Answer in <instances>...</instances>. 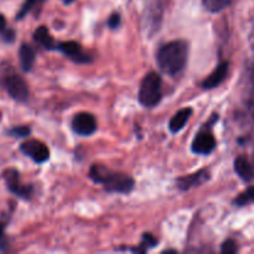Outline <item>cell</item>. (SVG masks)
<instances>
[{"mask_svg": "<svg viewBox=\"0 0 254 254\" xmlns=\"http://www.w3.org/2000/svg\"><path fill=\"white\" fill-rule=\"evenodd\" d=\"M56 50H60L64 55L74 61L76 64H88L92 61L91 55L83 51L81 45L76 41H64L57 44Z\"/></svg>", "mask_w": 254, "mask_h": 254, "instance_id": "7", "label": "cell"}, {"mask_svg": "<svg viewBox=\"0 0 254 254\" xmlns=\"http://www.w3.org/2000/svg\"><path fill=\"white\" fill-rule=\"evenodd\" d=\"M156 243H158V241H156L155 238H154L153 236L150 235V233H145V235H144V237H143V245H141V246H144V247L151 248V247H154Z\"/></svg>", "mask_w": 254, "mask_h": 254, "instance_id": "23", "label": "cell"}, {"mask_svg": "<svg viewBox=\"0 0 254 254\" xmlns=\"http://www.w3.org/2000/svg\"><path fill=\"white\" fill-rule=\"evenodd\" d=\"M0 37L4 40L6 44H12L15 41V31L10 27H7L6 19L2 14H0Z\"/></svg>", "mask_w": 254, "mask_h": 254, "instance_id": "16", "label": "cell"}, {"mask_svg": "<svg viewBox=\"0 0 254 254\" xmlns=\"http://www.w3.org/2000/svg\"><path fill=\"white\" fill-rule=\"evenodd\" d=\"M0 121H1V112H0Z\"/></svg>", "mask_w": 254, "mask_h": 254, "instance_id": "26", "label": "cell"}, {"mask_svg": "<svg viewBox=\"0 0 254 254\" xmlns=\"http://www.w3.org/2000/svg\"><path fill=\"white\" fill-rule=\"evenodd\" d=\"M107 24H108V27H111V29H117V27H119V25H121V15H119L118 12L112 14L111 16H109Z\"/></svg>", "mask_w": 254, "mask_h": 254, "instance_id": "22", "label": "cell"}, {"mask_svg": "<svg viewBox=\"0 0 254 254\" xmlns=\"http://www.w3.org/2000/svg\"><path fill=\"white\" fill-rule=\"evenodd\" d=\"M0 84L14 101L26 103L29 101L30 91L26 81L14 71L5 72L0 76Z\"/></svg>", "mask_w": 254, "mask_h": 254, "instance_id": "4", "label": "cell"}, {"mask_svg": "<svg viewBox=\"0 0 254 254\" xmlns=\"http://www.w3.org/2000/svg\"><path fill=\"white\" fill-rule=\"evenodd\" d=\"M2 179L5 180L6 188L12 195L22 198V200H30L34 195V188L31 185H25L20 180V174L16 169H6L2 173Z\"/></svg>", "mask_w": 254, "mask_h": 254, "instance_id": "5", "label": "cell"}, {"mask_svg": "<svg viewBox=\"0 0 254 254\" xmlns=\"http://www.w3.org/2000/svg\"><path fill=\"white\" fill-rule=\"evenodd\" d=\"M216 148V139L211 131H201L195 136L192 141L191 149L195 154L198 155H208L212 153Z\"/></svg>", "mask_w": 254, "mask_h": 254, "instance_id": "9", "label": "cell"}, {"mask_svg": "<svg viewBox=\"0 0 254 254\" xmlns=\"http://www.w3.org/2000/svg\"><path fill=\"white\" fill-rule=\"evenodd\" d=\"M161 86H163L161 77L156 72H149L148 74H145L139 88V102L141 106L146 108L158 106L163 97Z\"/></svg>", "mask_w": 254, "mask_h": 254, "instance_id": "3", "label": "cell"}, {"mask_svg": "<svg viewBox=\"0 0 254 254\" xmlns=\"http://www.w3.org/2000/svg\"><path fill=\"white\" fill-rule=\"evenodd\" d=\"M191 116H192V108H183L176 112L173 118L170 119V122H169V129H170L171 133L180 131L186 126Z\"/></svg>", "mask_w": 254, "mask_h": 254, "instance_id": "12", "label": "cell"}, {"mask_svg": "<svg viewBox=\"0 0 254 254\" xmlns=\"http://www.w3.org/2000/svg\"><path fill=\"white\" fill-rule=\"evenodd\" d=\"M6 133L7 135L15 136V138H26V136H29L30 133H31V129L26 126H17L10 128Z\"/></svg>", "mask_w": 254, "mask_h": 254, "instance_id": "19", "label": "cell"}, {"mask_svg": "<svg viewBox=\"0 0 254 254\" xmlns=\"http://www.w3.org/2000/svg\"><path fill=\"white\" fill-rule=\"evenodd\" d=\"M235 170L237 173V175L245 181H251L254 178V170L252 165L243 156H240V158H237L235 160Z\"/></svg>", "mask_w": 254, "mask_h": 254, "instance_id": "15", "label": "cell"}, {"mask_svg": "<svg viewBox=\"0 0 254 254\" xmlns=\"http://www.w3.org/2000/svg\"><path fill=\"white\" fill-rule=\"evenodd\" d=\"M221 252L225 254H233L237 252V246H236L235 241L232 240L226 241V242L222 245V247H221Z\"/></svg>", "mask_w": 254, "mask_h": 254, "instance_id": "21", "label": "cell"}, {"mask_svg": "<svg viewBox=\"0 0 254 254\" xmlns=\"http://www.w3.org/2000/svg\"><path fill=\"white\" fill-rule=\"evenodd\" d=\"M19 61L22 71H31L35 64V50L32 49L31 45L26 44V42L21 44L19 49Z\"/></svg>", "mask_w": 254, "mask_h": 254, "instance_id": "13", "label": "cell"}, {"mask_svg": "<svg viewBox=\"0 0 254 254\" xmlns=\"http://www.w3.org/2000/svg\"><path fill=\"white\" fill-rule=\"evenodd\" d=\"M250 202H254V188L248 189L236 198V205L238 206H245Z\"/></svg>", "mask_w": 254, "mask_h": 254, "instance_id": "20", "label": "cell"}, {"mask_svg": "<svg viewBox=\"0 0 254 254\" xmlns=\"http://www.w3.org/2000/svg\"><path fill=\"white\" fill-rule=\"evenodd\" d=\"M189 59V45L183 40H176L164 45L158 51V64L165 73L178 74L185 68Z\"/></svg>", "mask_w": 254, "mask_h": 254, "instance_id": "1", "label": "cell"}, {"mask_svg": "<svg viewBox=\"0 0 254 254\" xmlns=\"http://www.w3.org/2000/svg\"><path fill=\"white\" fill-rule=\"evenodd\" d=\"M228 69H230V64H228L227 61L221 62V64L216 67L215 71L202 82V88L212 89L220 86V84L225 81L226 77H227Z\"/></svg>", "mask_w": 254, "mask_h": 254, "instance_id": "10", "label": "cell"}, {"mask_svg": "<svg viewBox=\"0 0 254 254\" xmlns=\"http://www.w3.org/2000/svg\"><path fill=\"white\" fill-rule=\"evenodd\" d=\"M20 150L36 164H44L50 159L49 148L40 140L24 141L20 145Z\"/></svg>", "mask_w": 254, "mask_h": 254, "instance_id": "6", "label": "cell"}, {"mask_svg": "<svg viewBox=\"0 0 254 254\" xmlns=\"http://www.w3.org/2000/svg\"><path fill=\"white\" fill-rule=\"evenodd\" d=\"M34 40L46 50H56L57 47V44L55 42L54 37L50 35L49 30H47L45 26H40L35 30Z\"/></svg>", "mask_w": 254, "mask_h": 254, "instance_id": "14", "label": "cell"}, {"mask_svg": "<svg viewBox=\"0 0 254 254\" xmlns=\"http://www.w3.org/2000/svg\"><path fill=\"white\" fill-rule=\"evenodd\" d=\"M89 178L96 184H101L111 192L129 193L134 188V180L129 175L107 169L101 165H93L89 170Z\"/></svg>", "mask_w": 254, "mask_h": 254, "instance_id": "2", "label": "cell"}, {"mask_svg": "<svg viewBox=\"0 0 254 254\" xmlns=\"http://www.w3.org/2000/svg\"><path fill=\"white\" fill-rule=\"evenodd\" d=\"M44 1H45V0H25L24 4H22L21 7H20L19 12H17L16 20L24 19V17L26 16V15L29 14V12L31 11L32 9H35L37 5L42 4Z\"/></svg>", "mask_w": 254, "mask_h": 254, "instance_id": "18", "label": "cell"}, {"mask_svg": "<svg viewBox=\"0 0 254 254\" xmlns=\"http://www.w3.org/2000/svg\"><path fill=\"white\" fill-rule=\"evenodd\" d=\"M203 6L210 12H220L231 4L232 0H202Z\"/></svg>", "mask_w": 254, "mask_h": 254, "instance_id": "17", "label": "cell"}, {"mask_svg": "<svg viewBox=\"0 0 254 254\" xmlns=\"http://www.w3.org/2000/svg\"><path fill=\"white\" fill-rule=\"evenodd\" d=\"M208 179H210V173L207 170H200L197 173L192 174V175L179 178L176 180V184H178V186L181 190H190L191 188L200 186L201 184L206 183Z\"/></svg>", "mask_w": 254, "mask_h": 254, "instance_id": "11", "label": "cell"}, {"mask_svg": "<svg viewBox=\"0 0 254 254\" xmlns=\"http://www.w3.org/2000/svg\"><path fill=\"white\" fill-rule=\"evenodd\" d=\"M2 237H4V227L0 225V242L2 241Z\"/></svg>", "mask_w": 254, "mask_h": 254, "instance_id": "24", "label": "cell"}, {"mask_svg": "<svg viewBox=\"0 0 254 254\" xmlns=\"http://www.w3.org/2000/svg\"><path fill=\"white\" fill-rule=\"evenodd\" d=\"M72 129L78 135H92L97 130V121L91 113L82 112V113L76 114L72 119Z\"/></svg>", "mask_w": 254, "mask_h": 254, "instance_id": "8", "label": "cell"}, {"mask_svg": "<svg viewBox=\"0 0 254 254\" xmlns=\"http://www.w3.org/2000/svg\"><path fill=\"white\" fill-rule=\"evenodd\" d=\"M72 1H74V0H64V4H71Z\"/></svg>", "mask_w": 254, "mask_h": 254, "instance_id": "25", "label": "cell"}]
</instances>
